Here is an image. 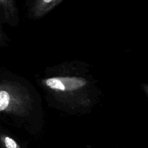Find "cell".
<instances>
[{"label": "cell", "instance_id": "4", "mask_svg": "<svg viewBox=\"0 0 148 148\" xmlns=\"http://www.w3.org/2000/svg\"><path fill=\"white\" fill-rule=\"evenodd\" d=\"M63 84L65 90H73L83 86L86 82L82 78L75 77H57Z\"/></svg>", "mask_w": 148, "mask_h": 148}, {"label": "cell", "instance_id": "5", "mask_svg": "<svg viewBox=\"0 0 148 148\" xmlns=\"http://www.w3.org/2000/svg\"><path fill=\"white\" fill-rule=\"evenodd\" d=\"M46 84L53 89H57L61 91L65 90L63 84L57 77L47 79L46 80Z\"/></svg>", "mask_w": 148, "mask_h": 148}, {"label": "cell", "instance_id": "2", "mask_svg": "<svg viewBox=\"0 0 148 148\" xmlns=\"http://www.w3.org/2000/svg\"><path fill=\"white\" fill-rule=\"evenodd\" d=\"M64 0H25L28 15L33 19H38L51 12Z\"/></svg>", "mask_w": 148, "mask_h": 148}, {"label": "cell", "instance_id": "1", "mask_svg": "<svg viewBox=\"0 0 148 148\" xmlns=\"http://www.w3.org/2000/svg\"><path fill=\"white\" fill-rule=\"evenodd\" d=\"M22 104V98L14 86L7 83H0V113L18 112Z\"/></svg>", "mask_w": 148, "mask_h": 148}, {"label": "cell", "instance_id": "3", "mask_svg": "<svg viewBox=\"0 0 148 148\" xmlns=\"http://www.w3.org/2000/svg\"><path fill=\"white\" fill-rule=\"evenodd\" d=\"M0 10L9 22L18 18V8L15 0H0Z\"/></svg>", "mask_w": 148, "mask_h": 148}, {"label": "cell", "instance_id": "6", "mask_svg": "<svg viewBox=\"0 0 148 148\" xmlns=\"http://www.w3.org/2000/svg\"><path fill=\"white\" fill-rule=\"evenodd\" d=\"M1 140L3 146L7 148H17L19 147V146L17 145V143L11 138L2 135L1 136Z\"/></svg>", "mask_w": 148, "mask_h": 148}, {"label": "cell", "instance_id": "7", "mask_svg": "<svg viewBox=\"0 0 148 148\" xmlns=\"http://www.w3.org/2000/svg\"><path fill=\"white\" fill-rule=\"evenodd\" d=\"M2 37H3V35H2V31L1 30V28L0 27V42L1 41V40L2 39Z\"/></svg>", "mask_w": 148, "mask_h": 148}]
</instances>
